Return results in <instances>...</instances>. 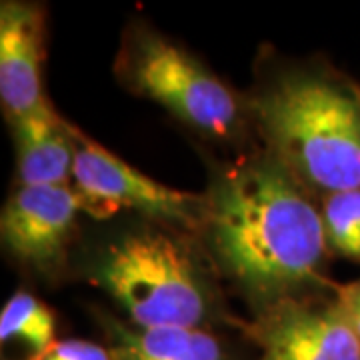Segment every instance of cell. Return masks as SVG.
I'll return each mask as SVG.
<instances>
[{"instance_id": "cell-5", "label": "cell", "mask_w": 360, "mask_h": 360, "mask_svg": "<svg viewBox=\"0 0 360 360\" xmlns=\"http://www.w3.org/2000/svg\"><path fill=\"white\" fill-rule=\"evenodd\" d=\"M77 160L72 188L82 212L96 220L134 212L139 219L198 236L205 217V194L182 193L142 174L103 144L75 127Z\"/></svg>"}, {"instance_id": "cell-9", "label": "cell", "mask_w": 360, "mask_h": 360, "mask_svg": "<svg viewBox=\"0 0 360 360\" xmlns=\"http://www.w3.org/2000/svg\"><path fill=\"white\" fill-rule=\"evenodd\" d=\"M16 186H70L77 160L75 124L46 106L11 124Z\"/></svg>"}, {"instance_id": "cell-8", "label": "cell", "mask_w": 360, "mask_h": 360, "mask_svg": "<svg viewBox=\"0 0 360 360\" xmlns=\"http://www.w3.org/2000/svg\"><path fill=\"white\" fill-rule=\"evenodd\" d=\"M46 11L37 2L0 4V104L8 127L51 106L44 92Z\"/></svg>"}, {"instance_id": "cell-3", "label": "cell", "mask_w": 360, "mask_h": 360, "mask_svg": "<svg viewBox=\"0 0 360 360\" xmlns=\"http://www.w3.org/2000/svg\"><path fill=\"white\" fill-rule=\"evenodd\" d=\"M80 266L136 328L212 330L236 321L224 309L220 274L188 232L139 219L108 232L84 252Z\"/></svg>"}, {"instance_id": "cell-7", "label": "cell", "mask_w": 360, "mask_h": 360, "mask_svg": "<svg viewBox=\"0 0 360 360\" xmlns=\"http://www.w3.org/2000/svg\"><path fill=\"white\" fill-rule=\"evenodd\" d=\"M82 206L72 186H16L2 208V246L28 272L54 281L68 266Z\"/></svg>"}, {"instance_id": "cell-2", "label": "cell", "mask_w": 360, "mask_h": 360, "mask_svg": "<svg viewBox=\"0 0 360 360\" xmlns=\"http://www.w3.org/2000/svg\"><path fill=\"white\" fill-rule=\"evenodd\" d=\"M255 134L314 194L360 188V84L324 58L262 54L246 94Z\"/></svg>"}, {"instance_id": "cell-1", "label": "cell", "mask_w": 360, "mask_h": 360, "mask_svg": "<svg viewBox=\"0 0 360 360\" xmlns=\"http://www.w3.org/2000/svg\"><path fill=\"white\" fill-rule=\"evenodd\" d=\"M198 240L255 316L338 288L328 278L321 200L264 148L214 170Z\"/></svg>"}, {"instance_id": "cell-14", "label": "cell", "mask_w": 360, "mask_h": 360, "mask_svg": "<svg viewBox=\"0 0 360 360\" xmlns=\"http://www.w3.org/2000/svg\"><path fill=\"white\" fill-rule=\"evenodd\" d=\"M335 298L345 319L350 324V328L354 330V335L359 336L360 340V276L352 283L338 284Z\"/></svg>"}, {"instance_id": "cell-12", "label": "cell", "mask_w": 360, "mask_h": 360, "mask_svg": "<svg viewBox=\"0 0 360 360\" xmlns=\"http://www.w3.org/2000/svg\"><path fill=\"white\" fill-rule=\"evenodd\" d=\"M321 217L330 255L360 264V188L322 196Z\"/></svg>"}, {"instance_id": "cell-10", "label": "cell", "mask_w": 360, "mask_h": 360, "mask_svg": "<svg viewBox=\"0 0 360 360\" xmlns=\"http://www.w3.org/2000/svg\"><path fill=\"white\" fill-rule=\"evenodd\" d=\"M96 316L112 360H240L210 328H136L106 312Z\"/></svg>"}, {"instance_id": "cell-6", "label": "cell", "mask_w": 360, "mask_h": 360, "mask_svg": "<svg viewBox=\"0 0 360 360\" xmlns=\"http://www.w3.org/2000/svg\"><path fill=\"white\" fill-rule=\"evenodd\" d=\"M234 326L260 350L257 360H360V340L335 295L288 298Z\"/></svg>"}, {"instance_id": "cell-4", "label": "cell", "mask_w": 360, "mask_h": 360, "mask_svg": "<svg viewBox=\"0 0 360 360\" xmlns=\"http://www.w3.org/2000/svg\"><path fill=\"white\" fill-rule=\"evenodd\" d=\"M115 72L124 89L160 104L200 139L240 146L255 134L246 94L142 20L127 26Z\"/></svg>"}, {"instance_id": "cell-13", "label": "cell", "mask_w": 360, "mask_h": 360, "mask_svg": "<svg viewBox=\"0 0 360 360\" xmlns=\"http://www.w3.org/2000/svg\"><path fill=\"white\" fill-rule=\"evenodd\" d=\"M40 360H112L106 345L86 338H60Z\"/></svg>"}, {"instance_id": "cell-11", "label": "cell", "mask_w": 360, "mask_h": 360, "mask_svg": "<svg viewBox=\"0 0 360 360\" xmlns=\"http://www.w3.org/2000/svg\"><path fill=\"white\" fill-rule=\"evenodd\" d=\"M56 340L54 310L30 290H16L0 310V360H40Z\"/></svg>"}]
</instances>
